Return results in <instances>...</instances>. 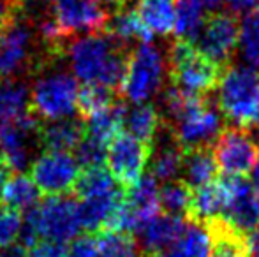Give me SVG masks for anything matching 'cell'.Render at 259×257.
Segmentation results:
<instances>
[{
	"instance_id": "b9f144b4",
	"label": "cell",
	"mask_w": 259,
	"mask_h": 257,
	"mask_svg": "<svg viewBox=\"0 0 259 257\" xmlns=\"http://www.w3.org/2000/svg\"><path fill=\"white\" fill-rule=\"evenodd\" d=\"M252 189H254V192H256L259 195V159H257V162H256V166L252 168Z\"/></svg>"
},
{
	"instance_id": "5bb4252c",
	"label": "cell",
	"mask_w": 259,
	"mask_h": 257,
	"mask_svg": "<svg viewBox=\"0 0 259 257\" xmlns=\"http://www.w3.org/2000/svg\"><path fill=\"white\" fill-rule=\"evenodd\" d=\"M152 157V146L129 134H118L108 144L106 162L108 171L122 187H133L140 182Z\"/></svg>"
},
{
	"instance_id": "52a82bcc",
	"label": "cell",
	"mask_w": 259,
	"mask_h": 257,
	"mask_svg": "<svg viewBox=\"0 0 259 257\" xmlns=\"http://www.w3.org/2000/svg\"><path fill=\"white\" fill-rule=\"evenodd\" d=\"M78 79L52 64L35 74L30 88V111L46 122L72 118L78 111Z\"/></svg>"
},
{
	"instance_id": "4fadbf2b",
	"label": "cell",
	"mask_w": 259,
	"mask_h": 257,
	"mask_svg": "<svg viewBox=\"0 0 259 257\" xmlns=\"http://www.w3.org/2000/svg\"><path fill=\"white\" fill-rule=\"evenodd\" d=\"M30 178L37 189L48 195L71 192L79 178V164L71 151L46 150L32 161Z\"/></svg>"
},
{
	"instance_id": "484cf974",
	"label": "cell",
	"mask_w": 259,
	"mask_h": 257,
	"mask_svg": "<svg viewBox=\"0 0 259 257\" xmlns=\"http://www.w3.org/2000/svg\"><path fill=\"white\" fill-rule=\"evenodd\" d=\"M39 195H41V190L37 189L34 180L23 173H16L7 178L0 199L4 206L21 213L35 208L39 204Z\"/></svg>"
},
{
	"instance_id": "3957f363",
	"label": "cell",
	"mask_w": 259,
	"mask_h": 257,
	"mask_svg": "<svg viewBox=\"0 0 259 257\" xmlns=\"http://www.w3.org/2000/svg\"><path fill=\"white\" fill-rule=\"evenodd\" d=\"M164 110L173 124L177 144L185 151L205 148L222 132L221 111L210 106L203 97L171 88L164 97Z\"/></svg>"
},
{
	"instance_id": "83f0119b",
	"label": "cell",
	"mask_w": 259,
	"mask_h": 257,
	"mask_svg": "<svg viewBox=\"0 0 259 257\" xmlns=\"http://www.w3.org/2000/svg\"><path fill=\"white\" fill-rule=\"evenodd\" d=\"M160 125V115L152 104H134L127 110L123 117V127L127 129V134L136 139L143 141L147 144H154L157 130Z\"/></svg>"
},
{
	"instance_id": "ac0fdd59",
	"label": "cell",
	"mask_w": 259,
	"mask_h": 257,
	"mask_svg": "<svg viewBox=\"0 0 259 257\" xmlns=\"http://www.w3.org/2000/svg\"><path fill=\"white\" fill-rule=\"evenodd\" d=\"M185 226H187V222L184 217L171 215V213H159L138 233L141 240V247L150 255H159L160 252H164L175 243V240L184 233Z\"/></svg>"
},
{
	"instance_id": "9c48e42d",
	"label": "cell",
	"mask_w": 259,
	"mask_h": 257,
	"mask_svg": "<svg viewBox=\"0 0 259 257\" xmlns=\"http://www.w3.org/2000/svg\"><path fill=\"white\" fill-rule=\"evenodd\" d=\"M166 64L160 52L148 44H140L129 57L120 92L133 104H145L157 95L164 81Z\"/></svg>"
},
{
	"instance_id": "30bf717a",
	"label": "cell",
	"mask_w": 259,
	"mask_h": 257,
	"mask_svg": "<svg viewBox=\"0 0 259 257\" xmlns=\"http://www.w3.org/2000/svg\"><path fill=\"white\" fill-rule=\"evenodd\" d=\"M160 189L152 175L141 176L140 182L129 187L109 231L138 234L160 212Z\"/></svg>"
},
{
	"instance_id": "f546056e",
	"label": "cell",
	"mask_w": 259,
	"mask_h": 257,
	"mask_svg": "<svg viewBox=\"0 0 259 257\" xmlns=\"http://www.w3.org/2000/svg\"><path fill=\"white\" fill-rule=\"evenodd\" d=\"M203 6L199 0H177V23L175 34L184 41H194L203 25Z\"/></svg>"
},
{
	"instance_id": "836d02e7",
	"label": "cell",
	"mask_w": 259,
	"mask_h": 257,
	"mask_svg": "<svg viewBox=\"0 0 259 257\" xmlns=\"http://www.w3.org/2000/svg\"><path fill=\"white\" fill-rule=\"evenodd\" d=\"M106 151L108 146L97 143V141L90 139V137L83 136L79 144L76 146V161H78L79 168L92 169V168H103L106 161Z\"/></svg>"
},
{
	"instance_id": "cb8c5ba5",
	"label": "cell",
	"mask_w": 259,
	"mask_h": 257,
	"mask_svg": "<svg viewBox=\"0 0 259 257\" xmlns=\"http://www.w3.org/2000/svg\"><path fill=\"white\" fill-rule=\"evenodd\" d=\"M217 162H215L213 151L208 146L194 148V150L184 151V182L191 189H199L208 183L215 182L217 176Z\"/></svg>"
},
{
	"instance_id": "9a60e30c",
	"label": "cell",
	"mask_w": 259,
	"mask_h": 257,
	"mask_svg": "<svg viewBox=\"0 0 259 257\" xmlns=\"http://www.w3.org/2000/svg\"><path fill=\"white\" fill-rule=\"evenodd\" d=\"M222 182L228 199L219 220L236 234L249 236L259 227V195L243 176H226Z\"/></svg>"
},
{
	"instance_id": "6da1fadb",
	"label": "cell",
	"mask_w": 259,
	"mask_h": 257,
	"mask_svg": "<svg viewBox=\"0 0 259 257\" xmlns=\"http://www.w3.org/2000/svg\"><path fill=\"white\" fill-rule=\"evenodd\" d=\"M64 53L78 81L109 90L120 88L127 67L125 46L118 44L106 32L74 39Z\"/></svg>"
},
{
	"instance_id": "4dcf8cb0",
	"label": "cell",
	"mask_w": 259,
	"mask_h": 257,
	"mask_svg": "<svg viewBox=\"0 0 259 257\" xmlns=\"http://www.w3.org/2000/svg\"><path fill=\"white\" fill-rule=\"evenodd\" d=\"M238 46L247 67L259 72V14H247L240 25Z\"/></svg>"
},
{
	"instance_id": "d4e9b609",
	"label": "cell",
	"mask_w": 259,
	"mask_h": 257,
	"mask_svg": "<svg viewBox=\"0 0 259 257\" xmlns=\"http://www.w3.org/2000/svg\"><path fill=\"white\" fill-rule=\"evenodd\" d=\"M123 117H125V108L116 102L111 104L109 108L87 118L85 136L108 146L118 134H122Z\"/></svg>"
},
{
	"instance_id": "bcb514c9",
	"label": "cell",
	"mask_w": 259,
	"mask_h": 257,
	"mask_svg": "<svg viewBox=\"0 0 259 257\" xmlns=\"http://www.w3.org/2000/svg\"><path fill=\"white\" fill-rule=\"evenodd\" d=\"M96 2H99V4H111V0H96Z\"/></svg>"
},
{
	"instance_id": "1f68e13d",
	"label": "cell",
	"mask_w": 259,
	"mask_h": 257,
	"mask_svg": "<svg viewBox=\"0 0 259 257\" xmlns=\"http://www.w3.org/2000/svg\"><path fill=\"white\" fill-rule=\"evenodd\" d=\"M192 190L185 182H167L160 189V208L171 215H187L191 206Z\"/></svg>"
},
{
	"instance_id": "ab89813d",
	"label": "cell",
	"mask_w": 259,
	"mask_h": 257,
	"mask_svg": "<svg viewBox=\"0 0 259 257\" xmlns=\"http://www.w3.org/2000/svg\"><path fill=\"white\" fill-rule=\"evenodd\" d=\"M247 247H249V257H259V227L247 236Z\"/></svg>"
},
{
	"instance_id": "ba28073f",
	"label": "cell",
	"mask_w": 259,
	"mask_h": 257,
	"mask_svg": "<svg viewBox=\"0 0 259 257\" xmlns=\"http://www.w3.org/2000/svg\"><path fill=\"white\" fill-rule=\"evenodd\" d=\"M169 76L173 86L203 97L217 88L222 67L203 55L191 41L177 39L169 49Z\"/></svg>"
},
{
	"instance_id": "e575fe53",
	"label": "cell",
	"mask_w": 259,
	"mask_h": 257,
	"mask_svg": "<svg viewBox=\"0 0 259 257\" xmlns=\"http://www.w3.org/2000/svg\"><path fill=\"white\" fill-rule=\"evenodd\" d=\"M23 217L20 212L11 210L7 206H0V248L14 245L20 240Z\"/></svg>"
},
{
	"instance_id": "7c38bea8",
	"label": "cell",
	"mask_w": 259,
	"mask_h": 257,
	"mask_svg": "<svg viewBox=\"0 0 259 257\" xmlns=\"http://www.w3.org/2000/svg\"><path fill=\"white\" fill-rule=\"evenodd\" d=\"M240 37L238 18L231 13H211L205 16L192 44L205 57L224 67L235 53Z\"/></svg>"
},
{
	"instance_id": "603a6c76",
	"label": "cell",
	"mask_w": 259,
	"mask_h": 257,
	"mask_svg": "<svg viewBox=\"0 0 259 257\" xmlns=\"http://www.w3.org/2000/svg\"><path fill=\"white\" fill-rule=\"evenodd\" d=\"M30 113V88L20 79L0 81V127Z\"/></svg>"
},
{
	"instance_id": "277c9868",
	"label": "cell",
	"mask_w": 259,
	"mask_h": 257,
	"mask_svg": "<svg viewBox=\"0 0 259 257\" xmlns=\"http://www.w3.org/2000/svg\"><path fill=\"white\" fill-rule=\"evenodd\" d=\"M83 229L78 202L65 195H50L23 217L20 245L32 248L39 240L65 245L79 236Z\"/></svg>"
},
{
	"instance_id": "ee69618b",
	"label": "cell",
	"mask_w": 259,
	"mask_h": 257,
	"mask_svg": "<svg viewBox=\"0 0 259 257\" xmlns=\"http://www.w3.org/2000/svg\"><path fill=\"white\" fill-rule=\"evenodd\" d=\"M111 4H115V6H118V7H123L127 4V0H111Z\"/></svg>"
},
{
	"instance_id": "d590c367",
	"label": "cell",
	"mask_w": 259,
	"mask_h": 257,
	"mask_svg": "<svg viewBox=\"0 0 259 257\" xmlns=\"http://www.w3.org/2000/svg\"><path fill=\"white\" fill-rule=\"evenodd\" d=\"M97 255V238L90 234L78 236L65 248V257H96Z\"/></svg>"
},
{
	"instance_id": "8fae6325",
	"label": "cell",
	"mask_w": 259,
	"mask_h": 257,
	"mask_svg": "<svg viewBox=\"0 0 259 257\" xmlns=\"http://www.w3.org/2000/svg\"><path fill=\"white\" fill-rule=\"evenodd\" d=\"M39 124L32 111L20 120L0 127V161L9 171L23 173L32 166L34 151L39 144Z\"/></svg>"
},
{
	"instance_id": "7bdbcfd3",
	"label": "cell",
	"mask_w": 259,
	"mask_h": 257,
	"mask_svg": "<svg viewBox=\"0 0 259 257\" xmlns=\"http://www.w3.org/2000/svg\"><path fill=\"white\" fill-rule=\"evenodd\" d=\"M203 7H208V9H215L222 4V0H199Z\"/></svg>"
},
{
	"instance_id": "4316f807",
	"label": "cell",
	"mask_w": 259,
	"mask_h": 257,
	"mask_svg": "<svg viewBox=\"0 0 259 257\" xmlns=\"http://www.w3.org/2000/svg\"><path fill=\"white\" fill-rule=\"evenodd\" d=\"M104 32L122 46H127L131 41H136V39L141 41V44H148V42H152V37H154L147 30V27L141 23L136 11L129 9L116 11L115 16L109 18Z\"/></svg>"
},
{
	"instance_id": "60d3db41",
	"label": "cell",
	"mask_w": 259,
	"mask_h": 257,
	"mask_svg": "<svg viewBox=\"0 0 259 257\" xmlns=\"http://www.w3.org/2000/svg\"><path fill=\"white\" fill-rule=\"evenodd\" d=\"M7 178H9V168L0 161V194H2V189H4V185H6Z\"/></svg>"
},
{
	"instance_id": "d6a6232c",
	"label": "cell",
	"mask_w": 259,
	"mask_h": 257,
	"mask_svg": "<svg viewBox=\"0 0 259 257\" xmlns=\"http://www.w3.org/2000/svg\"><path fill=\"white\" fill-rule=\"evenodd\" d=\"M115 104L113 100V90L104 88L99 85H85L79 90L78 95V111L83 118H89L92 115L109 108Z\"/></svg>"
},
{
	"instance_id": "7402d4cb",
	"label": "cell",
	"mask_w": 259,
	"mask_h": 257,
	"mask_svg": "<svg viewBox=\"0 0 259 257\" xmlns=\"http://www.w3.org/2000/svg\"><path fill=\"white\" fill-rule=\"evenodd\" d=\"M136 14L152 35H169L177 23V0H138Z\"/></svg>"
},
{
	"instance_id": "2e32d148",
	"label": "cell",
	"mask_w": 259,
	"mask_h": 257,
	"mask_svg": "<svg viewBox=\"0 0 259 257\" xmlns=\"http://www.w3.org/2000/svg\"><path fill=\"white\" fill-rule=\"evenodd\" d=\"M213 157L217 168L228 176H245L259 159V144L249 130L229 127L215 139Z\"/></svg>"
},
{
	"instance_id": "8992f818",
	"label": "cell",
	"mask_w": 259,
	"mask_h": 257,
	"mask_svg": "<svg viewBox=\"0 0 259 257\" xmlns=\"http://www.w3.org/2000/svg\"><path fill=\"white\" fill-rule=\"evenodd\" d=\"M221 115L238 129L259 127V72L250 67H231L217 85Z\"/></svg>"
},
{
	"instance_id": "ffe728a7",
	"label": "cell",
	"mask_w": 259,
	"mask_h": 257,
	"mask_svg": "<svg viewBox=\"0 0 259 257\" xmlns=\"http://www.w3.org/2000/svg\"><path fill=\"white\" fill-rule=\"evenodd\" d=\"M226 199H228V194H226V187L222 180L199 187L192 192L187 217H191L192 222L198 224L215 222L222 217Z\"/></svg>"
},
{
	"instance_id": "f1b7e54d",
	"label": "cell",
	"mask_w": 259,
	"mask_h": 257,
	"mask_svg": "<svg viewBox=\"0 0 259 257\" xmlns=\"http://www.w3.org/2000/svg\"><path fill=\"white\" fill-rule=\"evenodd\" d=\"M152 176L157 182H175L184 166V150L178 144H166L152 155Z\"/></svg>"
},
{
	"instance_id": "44dd1931",
	"label": "cell",
	"mask_w": 259,
	"mask_h": 257,
	"mask_svg": "<svg viewBox=\"0 0 259 257\" xmlns=\"http://www.w3.org/2000/svg\"><path fill=\"white\" fill-rule=\"evenodd\" d=\"M85 136V127L78 120L64 118V120L46 122L39 129V144L46 150L71 151L76 150L79 141Z\"/></svg>"
},
{
	"instance_id": "5b68a950",
	"label": "cell",
	"mask_w": 259,
	"mask_h": 257,
	"mask_svg": "<svg viewBox=\"0 0 259 257\" xmlns=\"http://www.w3.org/2000/svg\"><path fill=\"white\" fill-rule=\"evenodd\" d=\"M74 189L79 197L78 208L83 229L90 233L111 229L125 197L122 185L113 178L111 173L104 168L85 169Z\"/></svg>"
},
{
	"instance_id": "d6986e66",
	"label": "cell",
	"mask_w": 259,
	"mask_h": 257,
	"mask_svg": "<svg viewBox=\"0 0 259 257\" xmlns=\"http://www.w3.org/2000/svg\"><path fill=\"white\" fill-rule=\"evenodd\" d=\"M213 236L206 224H187L184 233L175 240L171 247L155 257H211Z\"/></svg>"
},
{
	"instance_id": "7a4b0ae2",
	"label": "cell",
	"mask_w": 259,
	"mask_h": 257,
	"mask_svg": "<svg viewBox=\"0 0 259 257\" xmlns=\"http://www.w3.org/2000/svg\"><path fill=\"white\" fill-rule=\"evenodd\" d=\"M58 59L62 57L46 49L41 39L35 42L25 9L0 23V81L16 79L20 74H37Z\"/></svg>"
},
{
	"instance_id": "e0dca14e",
	"label": "cell",
	"mask_w": 259,
	"mask_h": 257,
	"mask_svg": "<svg viewBox=\"0 0 259 257\" xmlns=\"http://www.w3.org/2000/svg\"><path fill=\"white\" fill-rule=\"evenodd\" d=\"M50 16L64 39L78 32L99 34L109 21V14L96 0H53Z\"/></svg>"
},
{
	"instance_id": "74e56055",
	"label": "cell",
	"mask_w": 259,
	"mask_h": 257,
	"mask_svg": "<svg viewBox=\"0 0 259 257\" xmlns=\"http://www.w3.org/2000/svg\"><path fill=\"white\" fill-rule=\"evenodd\" d=\"M226 4H228V7L236 16L240 13H249L250 9H254L257 0H226Z\"/></svg>"
},
{
	"instance_id": "f6af8a7d",
	"label": "cell",
	"mask_w": 259,
	"mask_h": 257,
	"mask_svg": "<svg viewBox=\"0 0 259 257\" xmlns=\"http://www.w3.org/2000/svg\"><path fill=\"white\" fill-rule=\"evenodd\" d=\"M96 257H113V255H109V254H106V252H101L99 248H97V255Z\"/></svg>"
},
{
	"instance_id": "8d00e7d4",
	"label": "cell",
	"mask_w": 259,
	"mask_h": 257,
	"mask_svg": "<svg viewBox=\"0 0 259 257\" xmlns=\"http://www.w3.org/2000/svg\"><path fill=\"white\" fill-rule=\"evenodd\" d=\"M28 257H65L64 245L50 243V241H41L35 247L30 248Z\"/></svg>"
},
{
	"instance_id": "f35d334b",
	"label": "cell",
	"mask_w": 259,
	"mask_h": 257,
	"mask_svg": "<svg viewBox=\"0 0 259 257\" xmlns=\"http://www.w3.org/2000/svg\"><path fill=\"white\" fill-rule=\"evenodd\" d=\"M0 257H28V252L23 245H9V247H4L0 250Z\"/></svg>"
}]
</instances>
